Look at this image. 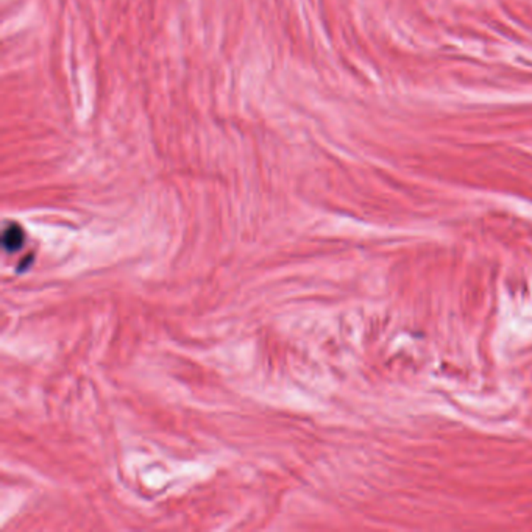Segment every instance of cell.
I'll use <instances>...</instances> for the list:
<instances>
[{"label": "cell", "mask_w": 532, "mask_h": 532, "mask_svg": "<svg viewBox=\"0 0 532 532\" xmlns=\"http://www.w3.org/2000/svg\"><path fill=\"white\" fill-rule=\"evenodd\" d=\"M20 244H22V231L16 227V225H14V227L11 225V228L6 230L5 235H4L5 249L16 250V249H19Z\"/></svg>", "instance_id": "obj_1"}]
</instances>
